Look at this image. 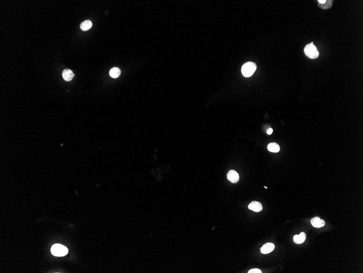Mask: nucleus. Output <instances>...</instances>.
<instances>
[{"label": "nucleus", "instance_id": "nucleus-16", "mask_svg": "<svg viewBox=\"0 0 363 273\" xmlns=\"http://www.w3.org/2000/svg\"><path fill=\"white\" fill-rule=\"evenodd\" d=\"M318 2H319V4H324V3H326V0H319V1H318Z\"/></svg>", "mask_w": 363, "mask_h": 273}, {"label": "nucleus", "instance_id": "nucleus-5", "mask_svg": "<svg viewBox=\"0 0 363 273\" xmlns=\"http://www.w3.org/2000/svg\"><path fill=\"white\" fill-rule=\"evenodd\" d=\"M275 245L272 243H266L262 247L260 251L263 254H268L273 251L275 249Z\"/></svg>", "mask_w": 363, "mask_h": 273}, {"label": "nucleus", "instance_id": "nucleus-13", "mask_svg": "<svg viewBox=\"0 0 363 273\" xmlns=\"http://www.w3.org/2000/svg\"><path fill=\"white\" fill-rule=\"evenodd\" d=\"M332 3H333V1H326V3L323 4H319V6L320 8H321L322 9H329V8H331V7H332Z\"/></svg>", "mask_w": 363, "mask_h": 273}, {"label": "nucleus", "instance_id": "nucleus-8", "mask_svg": "<svg viewBox=\"0 0 363 273\" xmlns=\"http://www.w3.org/2000/svg\"><path fill=\"white\" fill-rule=\"evenodd\" d=\"M248 208L251 211H254L256 212H259L262 211L263 206L260 202L253 201L248 205Z\"/></svg>", "mask_w": 363, "mask_h": 273}, {"label": "nucleus", "instance_id": "nucleus-9", "mask_svg": "<svg viewBox=\"0 0 363 273\" xmlns=\"http://www.w3.org/2000/svg\"><path fill=\"white\" fill-rule=\"evenodd\" d=\"M306 239V235L304 232H301L300 235H295L293 238L295 243L300 244L303 243Z\"/></svg>", "mask_w": 363, "mask_h": 273}, {"label": "nucleus", "instance_id": "nucleus-1", "mask_svg": "<svg viewBox=\"0 0 363 273\" xmlns=\"http://www.w3.org/2000/svg\"><path fill=\"white\" fill-rule=\"evenodd\" d=\"M304 52L305 55L310 59H315L319 56V51L313 42L306 45Z\"/></svg>", "mask_w": 363, "mask_h": 273}, {"label": "nucleus", "instance_id": "nucleus-15", "mask_svg": "<svg viewBox=\"0 0 363 273\" xmlns=\"http://www.w3.org/2000/svg\"><path fill=\"white\" fill-rule=\"evenodd\" d=\"M273 133V129L272 128H269V129L267 130V134L268 135H271Z\"/></svg>", "mask_w": 363, "mask_h": 273}, {"label": "nucleus", "instance_id": "nucleus-7", "mask_svg": "<svg viewBox=\"0 0 363 273\" xmlns=\"http://www.w3.org/2000/svg\"><path fill=\"white\" fill-rule=\"evenodd\" d=\"M74 76H75V74H74L73 71L70 69H66L63 71V78L66 81H70L72 80L74 78Z\"/></svg>", "mask_w": 363, "mask_h": 273}, {"label": "nucleus", "instance_id": "nucleus-14", "mask_svg": "<svg viewBox=\"0 0 363 273\" xmlns=\"http://www.w3.org/2000/svg\"><path fill=\"white\" fill-rule=\"evenodd\" d=\"M248 273H262V271L259 269H252L248 271Z\"/></svg>", "mask_w": 363, "mask_h": 273}, {"label": "nucleus", "instance_id": "nucleus-12", "mask_svg": "<svg viewBox=\"0 0 363 273\" xmlns=\"http://www.w3.org/2000/svg\"><path fill=\"white\" fill-rule=\"evenodd\" d=\"M92 21L89 20H87L83 21V22H82V24H81V25H80V27H81V29L82 31H86L89 30L92 27Z\"/></svg>", "mask_w": 363, "mask_h": 273}, {"label": "nucleus", "instance_id": "nucleus-10", "mask_svg": "<svg viewBox=\"0 0 363 273\" xmlns=\"http://www.w3.org/2000/svg\"><path fill=\"white\" fill-rule=\"evenodd\" d=\"M268 149L269 151L272 153H277L280 151V147L276 143L272 142L269 143L268 146Z\"/></svg>", "mask_w": 363, "mask_h": 273}, {"label": "nucleus", "instance_id": "nucleus-11", "mask_svg": "<svg viewBox=\"0 0 363 273\" xmlns=\"http://www.w3.org/2000/svg\"><path fill=\"white\" fill-rule=\"evenodd\" d=\"M121 74V70L118 67H114L110 69L109 75L113 78H117Z\"/></svg>", "mask_w": 363, "mask_h": 273}, {"label": "nucleus", "instance_id": "nucleus-17", "mask_svg": "<svg viewBox=\"0 0 363 273\" xmlns=\"http://www.w3.org/2000/svg\"><path fill=\"white\" fill-rule=\"evenodd\" d=\"M264 188H266V189H267V188H268L266 187H264Z\"/></svg>", "mask_w": 363, "mask_h": 273}, {"label": "nucleus", "instance_id": "nucleus-6", "mask_svg": "<svg viewBox=\"0 0 363 273\" xmlns=\"http://www.w3.org/2000/svg\"><path fill=\"white\" fill-rule=\"evenodd\" d=\"M311 224L315 228H321L325 225V221L319 217H315L311 220Z\"/></svg>", "mask_w": 363, "mask_h": 273}, {"label": "nucleus", "instance_id": "nucleus-4", "mask_svg": "<svg viewBox=\"0 0 363 273\" xmlns=\"http://www.w3.org/2000/svg\"><path fill=\"white\" fill-rule=\"evenodd\" d=\"M227 179L232 183H236L239 181V175L238 172L234 170H230L228 172Z\"/></svg>", "mask_w": 363, "mask_h": 273}, {"label": "nucleus", "instance_id": "nucleus-3", "mask_svg": "<svg viewBox=\"0 0 363 273\" xmlns=\"http://www.w3.org/2000/svg\"><path fill=\"white\" fill-rule=\"evenodd\" d=\"M51 252L56 256H64L68 254V250L61 244H54L51 248Z\"/></svg>", "mask_w": 363, "mask_h": 273}, {"label": "nucleus", "instance_id": "nucleus-2", "mask_svg": "<svg viewBox=\"0 0 363 273\" xmlns=\"http://www.w3.org/2000/svg\"><path fill=\"white\" fill-rule=\"evenodd\" d=\"M257 69L256 64L252 62L245 63L242 68V74L245 77H250Z\"/></svg>", "mask_w": 363, "mask_h": 273}]
</instances>
